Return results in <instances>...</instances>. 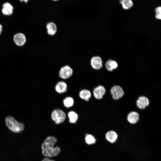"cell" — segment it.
Here are the masks:
<instances>
[{"instance_id": "cell-1", "label": "cell", "mask_w": 161, "mask_h": 161, "mask_svg": "<svg viewBox=\"0 0 161 161\" xmlns=\"http://www.w3.org/2000/svg\"><path fill=\"white\" fill-rule=\"evenodd\" d=\"M57 140L54 137H48L41 145V148L42 154L45 157H52L57 156L60 151L58 147L54 148Z\"/></svg>"}, {"instance_id": "cell-2", "label": "cell", "mask_w": 161, "mask_h": 161, "mask_svg": "<svg viewBox=\"0 0 161 161\" xmlns=\"http://www.w3.org/2000/svg\"><path fill=\"white\" fill-rule=\"evenodd\" d=\"M5 123L9 130L13 132L19 133L24 130L23 123L18 122L11 116H8L6 117Z\"/></svg>"}, {"instance_id": "cell-3", "label": "cell", "mask_w": 161, "mask_h": 161, "mask_svg": "<svg viewBox=\"0 0 161 161\" xmlns=\"http://www.w3.org/2000/svg\"><path fill=\"white\" fill-rule=\"evenodd\" d=\"M52 120L56 124H59L63 123L66 119V114L62 110L55 109L52 112L51 115Z\"/></svg>"}, {"instance_id": "cell-4", "label": "cell", "mask_w": 161, "mask_h": 161, "mask_svg": "<svg viewBox=\"0 0 161 161\" xmlns=\"http://www.w3.org/2000/svg\"><path fill=\"white\" fill-rule=\"evenodd\" d=\"M113 99L118 100L123 97L124 94L123 88L118 85L113 86L110 90Z\"/></svg>"}, {"instance_id": "cell-5", "label": "cell", "mask_w": 161, "mask_h": 161, "mask_svg": "<svg viewBox=\"0 0 161 161\" xmlns=\"http://www.w3.org/2000/svg\"><path fill=\"white\" fill-rule=\"evenodd\" d=\"M72 69L68 65L62 67L59 71V76L63 79H66L70 78L73 74Z\"/></svg>"}, {"instance_id": "cell-6", "label": "cell", "mask_w": 161, "mask_h": 161, "mask_svg": "<svg viewBox=\"0 0 161 161\" xmlns=\"http://www.w3.org/2000/svg\"><path fill=\"white\" fill-rule=\"evenodd\" d=\"M93 94L95 98L98 100L102 99L106 93V90L102 85H99L95 87L93 90Z\"/></svg>"}, {"instance_id": "cell-7", "label": "cell", "mask_w": 161, "mask_h": 161, "mask_svg": "<svg viewBox=\"0 0 161 161\" xmlns=\"http://www.w3.org/2000/svg\"><path fill=\"white\" fill-rule=\"evenodd\" d=\"M149 99L144 96L140 97L136 102L137 106L140 109H144L149 104Z\"/></svg>"}, {"instance_id": "cell-8", "label": "cell", "mask_w": 161, "mask_h": 161, "mask_svg": "<svg viewBox=\"0 0 161 161\" xmlns=\"http://www.w3.org/2000/svg\"><path fill=\"white\" fill-rule=\"evenodd\" d=\"M90 62L91 66L95 69H99L102 67V61L101 58L99 56L93 57L91 58Z\"/></svg>"}, {"instance_id": "cell-9", "label": "cell", "mask_w": 161, "mask_h": 161, "mask_svg": "<svg viewBox=\"0 0 161 161\" xmlns=\"http://www.w3.org/2000/svg\"><path fill=\"white\" fill-rule=\"evenodd\" d=\"M13 40L16 45L21 46L25 44L26 41V39L25 35L23 34L19 33L14 35Z\"/></svg>"}, {"instance_id": "cell-10", "label": "cell", "mask_w": 161, "mask_h": 161, "mask_svg": "<svg viewBox=\"0 0 161 161\" xmlns=\"http://www.w3.org/2000/svg\"><path fill=\"white\" fill-rule=\"evenodd\" d=\"M105 137L107 141L111 143H114L117 140L118 135L115 131L110 130L106 133Z\"/></svg>"}, {"instance_id": "cell-11", "label": "cell", "mask_w": 161, "mask_h": 161, "mask_svg": "<svg viewBox=\"0 0 161 161\" xmlns=\"http://www.w3.org/2000/svg\"><path fill=\"white\" fill-rule=\"evenodd\" d=\"M140 119L139 114L138 112L135 111L131 112L128 115L127 120L130 123L134 124L137 123Z\"/></svg>"}, {"instance_id": "cell-12", "label": "cell", "mask_w": 161, "mask_h": 161, "mask_svg": "<svg viewBox=\"0 0 161 161\" xmlns=\"http://www.w3.org/2000/svg\"><path fill=\"white\" fill-rule=\"evenodd\" d=\"M13 7L10 3L6 2L3 4L2 12L4 15H10L13 13Z\"/></svg>"}, {"instance_id": "cell-13", "label": "cell", "mask_w": 161, "mask_h": 161, "mask_svg": "<svg viewBox=\"0 0 161 161\" xmlns=\"http://www.w3.org/2000/svg\"><path fill=\"white\" fill-rule=\"evenodd\" d=\"M67 87V84L65 82L60 81L56 84L55 89L58 93L61 94L66 92Z\"/></svg>"}, {"instance_id": "cell-14", "label": "cell", "mask_w": 161, "mask_h": 161, "mask_svg": "<svg viewBox=\"0 0 161 161\" xmlns=\"http://www.w3.org/2000/svg\"><path fill=\"white\" fill-rule=\"evenodd\" d=\"M46 28L48 34L50 35H53L55 34L57 31L56 24L53 22H50L46 25Z\"/></svg>"}, {"instance_id": "cell-15", "label": "cell", "mask_w": 161, "mask_h": 161, "mask_svg": "<svg viewBox=\"0 0 161 161\" xmlns=\"http://www.w3.org/2000/svg\"><path fill=\"white\" fill-rule=\"evenodd\" d=\"M79 96L82 99L86 101H88L91 97V93L89 90L84 89L80 91Z\"/></svg>"}, {"instance_id": "cell-16", "label": "cell", "mask_w": 161, "mask_h": 161, "mask_svg": "<svg viewBox=\"0 0 161 161\" xmlns=\"http://www.w3.org/2000/svg\"><path fill=\"white\" fill-rule=\"evenodd\" d=\"M105 66L108 71H112L117 68L118 64L116 61L109 60L106 62Z\"/></svg>"}, {"instance_id": "cell-17", "label": "cell", "mask_w": 161, "mask_h": 161, "mask_svg": "<svg viewBox=\"0 0 161 161\" xmlns=\"http://www.w3.org/2000/svg\"><path fill=\"white\" fill-rule=\"evenodd\" d=\"M69 122L72 123H75L76 122L78 119V114L74 111L69 112L68 114Z\"/></svg>"}, {"instance_id": "cell-18", "label": "cell", "mask_w": 161, "mask_h": 161, "mask_svg": "<svg viewBox=\"0 0 161 161\" xmlns=\"http://www.w3.org/2000/svg\"><path fill=\"white\" fill-rule=\"evenodd\" d=\"M120 3L122 5L123 8L125 10L131 8L133 5L131 0H120Z\"/></svg>"}, {"instance_id": "cell-19", "label": "cell", "mask_w": 161, "mask_h": 161, "mask_svg": "<svg viewBox=\"0 0 161 161\" xmlns=\"http://www.w3.org/2000/svg\"><path fill=\"white\" fill-rule=\"evenodd\" d=\"M64 106L66 108H69L73 105L74 100L73 98L70 97H66L63 100Z\"/></svg>"}, {"instance_id": "cell-20", "label": "cell", "mask_w": 161, "mask_h": 161, "mask_svg": "<svg viewBox=\"0 0 161 161\" xmlns=\"http://www.w3.org/2000/svg\"><path fill=\"white\" fill-rule=\"evenodd\" d=\"M86 143L89 145L95 144L96 142V139L92 135L87 134L85 138Z\"/></svg>"}, {"instance_id": "cell-21", "label": "cell", "mask_w": 161, "mask_h": 161, "mask_svg": "<svg viewBox=\"0 0 161 161\" xmlns=\"http://www.w3.org/2000/svg\"><path fill=\"white\" fill-rule=\"evenodd\" d=\"M155 11L156 14H161V7H158L155 9Z\"/></svg>"}, {"instance_id": "cell-22", "label": "cell", "mask_w": 161, "mask_h": 161, "mask_svg": "<svg viewBox=\"0 0 161 161\" xmlns=\"http://www.w3.org/2000/svg\"><path fill=\"white\" fill-rule=\"evenodd\" d=\"M155 17L156 18L158 19H160L161 18V14H156Z\"/></svg>"}, {"instance_id": "cell-23", "label": "cell", "mask_w": 161, "mask_h": 161, "mask_svg": "<svg viewBox=\"0 0 161 161\" xmlns=\"http://www.w3.org/2000/svg\"><path fill=\"white\" fill-rule=\"evenodd\" d=\"M41 161H55L53 160H50L47 158L44 159Z\"/></svg>"}, {"instance_id": "cell-24", "label": "cell", "mask_w": 161, "mask_h": 161, "mask_svg": "<svg viewBox=\"0 0 161 161\" xmlns=\"http://www.w3.org/2000/svg\"><path fill=\"white\" fill-rule=\"evenodd\" d=\"M2 25L0 24V34L2 32Z\"/></svg>"}, {"instance_id": "cell-25", "label": "cell", "mask_w": 161, "mask_h": 161, "mask_svg": "<svg viewBox=\"0 0 161 161\" xmlns=\"http://www.w3.org/2000/svg\"><path fill=\"white\" fill-rule=\"evenodd\" d=\"M21 1H24L25 3H27L28 2V0H20Z\"/></svg>"}, {"instance_id": "cell-26", "label": "cell", "mask_w": 161, "mask_h": 161, "mask_svg": "<svg viewBox=\"0 0 161 161\" xmlns=\"http://www.w3.org/2000/svg\"><path fill=\"white\" fill-rule=\"evenodd\" d=\"M53 1H58V0H53Z\"/></svg>"}]
</instances>
